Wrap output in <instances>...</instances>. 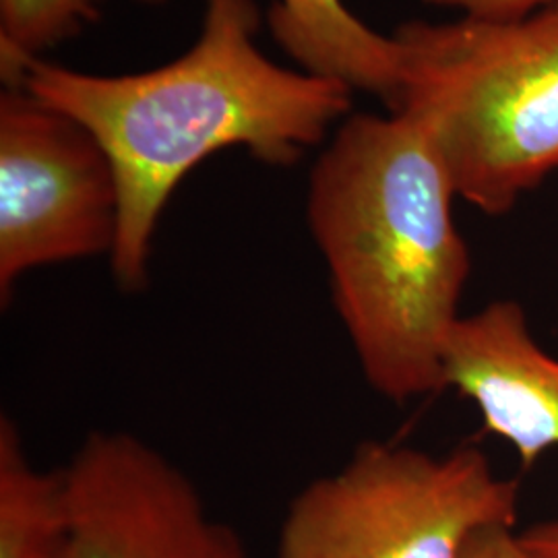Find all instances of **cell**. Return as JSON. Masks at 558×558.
<instances>
[{"label":"cell","instance_id":"1","mask_svg":"<svg viewBox=\"0 0 558 558\" xmlns=\"http://www.w3.org/2000/svg\"><path fill=\"white\" fill-rule=\"evenodd\" d=\"M259 23L255 0H207L197 41L161 66L94 75L34 59L11 83L83 122L114 163L120 230L108 265L122 292L149 283L161 214L201 161L242 147L294 166L352 114V87L276 64L255 40Z\"/></svg>","mask_w":558,"mask_h":558},{"label":"cell","instance_id":"2","mask_svg":"<svg viewBox=\"0 0 558 558\" xmlns=\"http://www.w3.org/2000/svg\"><path fill=\"white\" fill-rule=\"evenodd\" d=\"M453 199L433 143L398 112L341 120L311 170L306 221L331 302L364 380L393 403L445 389L472 274Z\"/></svg>","mask_w":558,"mask_h":558},{"label":"cell","instance_id":"3","mask_svg":"<svg viewBox=\"0 0 558 558\" xmlns=\"http://www.w3.org/2000/svg\"><path fill=\"white\" fill-rule=\"evenodd\" d=\"M389 112L430 140L458 199L499 218L558 172V0L518 20L410 21Z\"/></svg>","mask_w":558,"mask_h":558},{"label":"cell","instance_id":"4","mask_svg":"<svg viewBox=\"0 0 558 558\" xmlns=\"http://www.w3.org/2000/svg\"><path fill=\"white\" fill-rule=\"evenodd\" d=\"M518 511V480L478 447L433 456L368 440L290 500L276 558H461L480 530L515 527Z\"/></svg>","mask_w":558,"mask_h":558},{"label":"cell","instance_id":"5","mask_svg":"<svg viewBox=\"0 0 558 558\" xmlns=\"http://www.w3.org/2000/svg\"><path fill=\"white\" fill-rule=\"evenodd\" d=\"M117 168L77 119L20 85L0 96V302L41 267L112 257Z\"/></svg>","mask_w":558,"mask_h":558},{"label":"cell","instance_id":"6","mask_svg":"<svg viewBox=\"0 0 558 558\" xmlns=\"http://www.w3.org/2000/svg\"><path fill=\"white\" fill-rule=\"evenodd\" d=\"M64 474L69 534L59 558H251L195 482L133 433H89Z\"/></svg>","mask_w":558,"mask_h":558},{"label":"cell","instance_id":"7","mask_svg":"<svg viewBox=\"0 0 558 558\" xmlns=\"http://www.w3.org/2000/svg\"><path fill=\"white\" fill-rule=\"evenodd\" d=\"M445 389L478 408L484 428L525 468L558 447V359L532 336L515 300L461 315L445 348Z\"/></svg>","mask_w":558,"mask_h":558},{"label":"cell","instance_id":"8","mask_svg":"<svg viewBox=\"0 0 558 558\" xmlns=\"http://www.w3.org/2000/svg\"><path fill=\"white\" fill-rule=\"evenodd\" d=\"M269 29L302 71L375 94L391 110L399 92L398 41L360 21L343 0H276Z\"/></svg>","mask_w":558,"mask_h":558},{"label":"cell","instance_id":"9","mask_svg":"<svg viewBox=\"0 0 558 558\" xmlns=\"http://www.w3.org/2000/svg\"><path fill=\"white\" fill-rule=\"evenodd\" d=\"M69 534L64 468L44 472L15 420L0 418V558H59Z\"/></svg>","mask_w":558,"mask_h":558},{"label":"cell","instance_id":"10","mask_svg":"<svg viewBox=\"0 0 558 558\" xmlns=\"http://www.w3.org/2000/svg\"><path fill=\"white\" fill-rule=\"evenodd\" d=\"M101 17V0H0V71L11 85L25 62L73 40Z\"/></svg>","mask_w":558,"mask_h":558},{"label":"cell","instance_id":"11","mask_svg":"<svg viewBox=\"0 0 558 558\" xmlns=\"http://www.w3.org/2000/svg\"><path fill=\"white\" fill-rule=\"evenodd\" d=\"M430 7L456 11L458 17L470 20H518L530 15L555 0H422Z\"/></svg>","mask_w":558,"mask_h":558},{"label":"cell","instance_id":"12","mask_svg":"<svg viewBox=\"0 0 558 558\" xmlns=\"http://www.w3.org/2000/svg\"><path fill=\"white\" fill-rule=\"evenodd\" d=\"M461 558H542L530 550L513 527H486L465 544Z\"/></svg>","mask_w":558,"mask_h":558},{"label":"cell","instance_id":"13","mask_svg":"<svg viewBox=\"0 0 558 558\" xmlns=\"http://www.w3.org/2000/svg\"><path fill=\"white\" fill-rule=\"evenodd\" d=\"M523 544L542 558H558V519L538 523L523 534H519Z\"/></svg>","mask_w":558,"mask_h":558}]
</instances>
